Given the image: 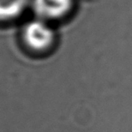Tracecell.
<instances>
[{"label": "cell", "instance_id": "obj_1", "mask_svg": "<svg viewBox=\"0 0 132 132\" xmlns=\"http://www.w3.org/2000/svg\"><path fill=\"white\" fill-rule=\"evenodd\" d=\"M24 39L30 47L44 50L49 47L53 40V33L43 21H33L24 28Z\"/></svg>", "mask_w": 132, "mask_h": 132}, {"label": "cell", "instance_id": "obj_2", "mask_svg": "<svg viewBox=\"0 0 132 132\" xmlns=\"http://www.w3.org/2000/svg\"><path fill=\"white\" fill-rule=\"evenodd\" d=\"M72 0H35L34 7L37 15L44 18H58L71 7Z\"/></svg>", "mask_w": 132, "mask_h": 132}, {"label": "cell", "instance_id": "obj_3", "mask_svg": "<svg viewBox=\"0 0 132 132\" xmlns=\"http://www.w3.org/2000/svg\"><path fill=\"white\" fill-rule=\"evenodd\" d=\"M28 0H0V19L16 17L24 9Z\"/></svg>", "mask_w": 132, "mask_h": 132}]
</instances>
